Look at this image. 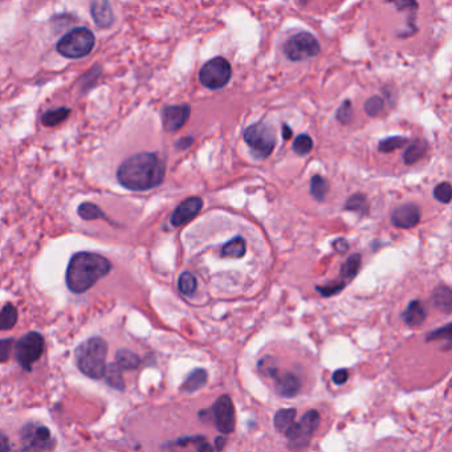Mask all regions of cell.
I'll return each mask as SVG.
<instances>
[{
  "mask_svg": "<svg viewBox=\"0 0 452 452\" xmlns=\"http://www.w3.org/2000/svg\"><path fill=\"white\" fill-rule=\"evenodd\" d=\"M166 174L165 162L156 153H138L125 159L117 170L118 183L130 191L158 187Z\"/></svg>",
  "mask_w": 452,
  "mask_h": 452,
  "instance_id": "1",
  "label": "cell"
},
{
  "mask_svg": "<svg viewBox=\"0 0 452 452\" xmlns=\"http://www.w3.org/2000/svg\"><path fill=\"white\" fill-rule=\"evenodd\" d=\"M110 271L112 263L106 257L93 252H79L72 256L68 264L67 285L73 294H84Z\"/></svg>",
  "mask_w": 452,
  "mask_h": 452,
  "instance_id": "2",
  "label": "cell"
},
{
  "mask_svg": "<svg viewBox=\"0 0 452 452\" xmlns=\"http://www.w3.org/2000/svg\"><path fill=\"white\" fill-rule=\"evenodd\" d=\"M108 345L101 337H92L82 342L76 350V361L80 372L92 378L101 379L106 372Z\"/></svg>",
  "mask_w": 452,
  "mask_h": 452,
  "instance_id": "3",
  "label": "cell"
},
{
  "mask_svg": "<svg viewBox=\"0 0 452 452\" xmlns=\"http://www.w3.org/2000/svg\"><path fill=\"white\" fill-rule=\"evenodd\" d=\"M95 44L96 38L93 32L85 27H79L64 35L59 40L56 49L67 59H82L93 51Z\"/></svg>",
  "mask_w": 452,
  "mask_h": 452,
  "instance_id": "4",
  "label": "cell"
},
{
  "mask_svg": "<svg viewBox=\"0 0 452 452\" xmlns=\"http://www.w3.org/2000/svg\"><path fill=\"white\" fill-rule=\"evenodd\" d=\"M244 141L257 158L270 157L275 149V132L264 122H256L244 132Z\"/></svg>",
  "mask_w": 452,
  "mask_h": 452,
  "instance_id": "5",
  "label": "cell"
},
{
  "mask_svg": "<svg viewBox=\"0 0 452 452\" xmlns=\"http://www.w3.org/2000/svg\"><path fill=\"white\" fill-rule=\"evenodd\" d=\"M231 64L224 58H214L207 61L199 72V81L203 86L217 91L227 85L231 79Z\"/></svg>",
  "mask_w": 452,
  "mask_h": 452,
  "instance_id": "6",
  "label": "cell"
},
{
  "mask_svg": "<svg viewBox=\"0 0 452 452\" xmlns=\"http://www.w3.org/2000/svg\"><path fill=\"white\" fill-rule=\"evenodd\" d=\"M284 53L291 61L311 59L320 53V44L312 34L300 32L285 41Z\"/></svg>",
  "mask_w": 452,
  "mask_h": 452,
  "instance_id": "7",
  "label": "cell"
},
{
  "mask_svg": "<svg viewBox=\"0 0 452 452\" xmlns=\"http://www.w3.org/2000/svg\"><path fill=\"white\" fill-rule=\"evenodd\" d=\"M44 352V338L38 332H29L23 335L15 344V355L20 366L31 370L32 365L39 361Z\"/></svg>",
  "mask_w": 452,
  "mask_h": 452,
  "instance_id": "8",
  "label": "cell"
},
{
  "mask_svg": "<svg viewBox=\"0 0 452 452\" xmlns=\"http://www.w3.org/2000/svg\"><path fill=\"white\" fill-rule=\"evenodd\" d=\"M320 414L316 410H309L308 413L305 414L301 420L298 423H294L287 431L285 435L289 440L291 447L294 449H304L312 435L316 433V430L320 426Z\"/></svg>",
  "mask_w": 452,
  "mask_h": 452,
  "instance_id": "9",
  "label": "cell"
},
{
  "mask_svg": "<svg viewBox=\"0 0 452 452\" xmlns=\"http://www.w3.org/2000/svg\"><path fill=\"white\" fill-rule=\"evenodd\" d=\"M20 442L24 452H44L53 447L51 431L44 426L34 423H29L23 427L20 433Z\"/></svg>",
  "mask_w": 452,
  "mask_h": 452,
  "instance_id": "10",
  "label": "cell"
},
{
  "mask_svg": "<svg viewBox=\"0 0 452 452\" xmlns=\"http://www.w3.org/2000/svg\"><path fill=\"white\" fill-rule=\"evenodd\" d=\"M211 415L219 433L224 435L234 433L236 425L235 406L230 395H222L217 398L211 409Z\"/></svg>",
  "mask_w": 452,
  "mask_h": 452,
  "instance_id": "11",
  "label": "cell"
},
{
  "mask_svg": "<svg viewBox=\"0 0 452 452\" xmlns=\"http://www.w3.org/2000/svg\"><path fill=\"white\" fill-rule=\"evenodd\" d=\"M191 108L187 104L165 106L162 110V123L166 132H178L190 117Z\"/></svg>",
  "mask_w": 452,
  "mask_h": 452,
  "instance_id": "12",
  "label": "cell"
},
{
  "mask_svg": "<svg viewBox=\"0 0 452 452\" xmlns=\"http://www.w3.org/2000/svg\"><path fill=\"white\" fill-rule=\"evenodd\" d=\"M203 207V200L200 198L191 197L185 199L171 215V224L174 227H182L193 220L200 213Z\"/></svg>",
  "mask_w": 452,
  "mask_h": 452,
  "instance_id": "13",
  "label": "cell"
},
{
  "mask_svg": "<svg viewBox=\"0 0 452 452\" xmlns=\"http://www.w3.org/2000/svg\"><path fill=\"white\" fill-rule=\"evenodd\" d=\"M268 374L276 381V390L281 396L294 398L301 390V379L294 373H280L277 369H270Z\"/></svg>",
  "mask_w": 452,
  "mask_h": 452,
  "instance_id": "14",
  "label": "cell"
},
{
  "mask_svg": "<svg viewBox=\"0 0 452 452\" xmlns=\"http://www.w3.org/2000/svg\"><path fill=\"white\" fill-rule=\"evenodd\" d=\"M420 220V210L414 203H406L396 207L392 214V223L398 228H412Z\"/></svg>",
  "mask_w": 452,
  "mask_h": 452,
  "instance_id": "15",
  "label": "cell"
},
{
  "mask_svg": "<svg viewBox=\"0 0 452 452\" xmlns=\"http://www.w3.org/2000/svg\"><path fill=\"white\" fill-rule=\"evenodd\" d=\"M91 14L99 28H110L115 24V14L109 1L92 3Z\"/></svg>",
  "mask_w": 452,
  "mask_h": 452,
  "instance_id": "16",
  "label": "cell"
},
{
  "mask_svg": "<svg viewBox=\"0 0 452 452\" xmlns=\"http://www.w3.org/2000/svg\"><path fill=\"white\" fill-rule=\"evenodd\" d=\"M426 317H427L426 309H425L423 304H422L419 300H413V301L407 305L406 311H405L403 315H402L403 321H405L409 326H412V328L420 326V325L425 322Z\"/></svg>",
  "mask_w": 452,
  "mask_h": 452,
  "instance_id": "17",
  "label": "cell"
},
{
  "mask_svg": "<svg viewBox=\"0 0 452 452\" xmlns=\"http://www.w3.org/2000/svg\"><path fill=\"white\" fill-rule=\"evenodd\" d=\"M433 307L444 315H451L452 292L446 285L438 287L433 294Z\"/></svg>",
  "mask_w": 452,
  "mask_h": 452,
  "instance_id": "18",
  "label": "cell"
},
{
  "mask_svg": "<svg viewBox=\"0 0 452 452\" xmlns=\"http://www.w3.org/2000/svg\"><path fill=\"white\" fill-rule=\"evenodd\" d=\"M207 378L209 375L204 369H195L187 375V378L182 383V390L185 393H195L207 383Z\"/></svg>",
  "mask_w": 452,
  "mask_h": 452,
  "instance_id": "19",
  "label": "cell"
},
{
  "mask_svg": "<svg viewBox=\"0 0 452 452\" xmlns=\"http://www.w3.org/2000/svg\"><path fill=\"white\" fill-rule=\"evenodd\" d=\"M429 145L425 139L422 138H416L414 139L413 142L409 145V147L406 149L405 154H403V160L406 165H414L416 163L420 158L425 157V154L427 153Z\"/></svg>",
  "mask_w": 452,
  "mask_h": 452,
  "instance_id": "20",
  "label": "cell"
},
{
  "mask_svg": "<svg viewBox=\"0 0 452 452\" xmlns=\"http://www.w3.org/2000/svg\"><path fill=\"white\" fill-rule=\"evenodd\" d=\"M297 410L294 407L289 409H281L276 413L274 418V426L278 433H285L296 420Z\"/></svg>",
  "mask_w": 452,
  "mask_h": 452,
  "instance_id": "21",
  "label": "cell"
},
{
  "mask_svg": "<svg viewBox=\"0 0 452 452\" xmlns=\"http://www.w3.org/2000/svg\"><path fill=\"white\" fill-rule=\"evenodd\" d=\"M247 246L246 240L241 236H235L230 241H227L223 248H222V256L224 257H234V259H240L246 255Z\"/></svg>",
  "mask_w": 452,
  "mask_h": 452,
  "instance_id": "22",
  "label": "cell"
},
{
  "mask_svg": "<svg viewBox=\"0 0 452 452\" xmlns=\"http://www.w3.org/2000/svg\"><path fill=\"white\" fill-rule=\"evenodd\" d=\"M115 364L121 370H136L141 364V359L137 354L133 353L130 350H126V349H121L116 354Z\"/></svg>",
  "mask_w": 452,
  "mask_h": 452,
  "instance_id": "23",
  "label": "cell"
},
{
  "mask_svg": "<svg viewBox=\"0 0 452 452\" xmlns=\"http://www.w3.org/2000/svg\"><path fill=\"white\" fill-rule=\"evenodd\" d=\"M69 115H71V109L65 108V106H61L58 109L45 112L41 116V122H43L44 126H48V128L56 126V125H59L62 121H65L67 118L69 117Z\"/></svg>",
  "mask_w": 452,
  "mask_h": 452,
  "instance_id": "24",
  "label": "cell"
},
{
  "mask_svg": "<svg viewBox=\"0 0 452 452\" xmlns=\"http://www.w3.org/2000/svg\"><path fill=\"white\" fill-rule=\"evenodd\" d=\"M18 322V309L12 304H5L0 311V331H10Z\"/></svg>",
  "mask_w": 452,
  "mask_h": 452,
  "instance_id": "25",
  "label": "cell"
},
{
  "mask_svg": "<svg viewBox=\"0 0 452 452\" xmlns=\"http://www.w3.org/2000/svg\"><path fill=\"white\" fill-rule=\"evenodd\" d=\"M361 255L353 254L346 259V261L341 267V277L346 281L353 280L361 268Z\"/></svg>",
  "mask_w": 452,
  "mask_h": 452,
  "instance_id": "26",
  "label": "cell"
},
{
  "mask_svg": "<svg viewBox=\"0 0 452 452\" xmlns=\"http://www.w3.org/2000/svg\"><path fill=\"white\" fill-rule=\"evenodd\" d=\"M80 217L84 220H96V219H104L108 220V217L105 213L99 209L97 204L91 203V202H84L81 203L78 209Z\"/></svg>",
  "mask_w": 452,
  "mask_h": 452,
  "instance_id": "27",
  "label": "cell"
},
{
  "mask_svg": "<svg viewBox=\"0 0 452 452\" xmlns=\"http://www.w3.org/2000/svg\"><path fill=\"white\" fill-rule=\"evenodd\" d=\"M104 377H106V382L113 389L121 390V392L125 389V382H123V377H122V370L118 368L115 362L106 366V372H105Z\"/></svg>",
  "mask_w": 452,
  "mask_h": 452,
  "instance_id": "28",
  "label": "cell"
},
{
  "mask_svg": "<svg viewBox=\"0 0 452 452\" xmlns=\"http://www.w3.org/2000/svg\"><path fill=\"white\" fill-rule=\"evenodd\" d=\"M197 278L190 272H183L178 280V289L182 295L193 296L197 291Z\"/></svg>",
  "mask_w": 452,
  "mask_h": 452,
  "instance_id": "29",
  "label": "cell"
},
{
  "mask_svg": "<svg viewBox=\"0 0 452 452\" xmlns=\"http://www.w3.org/2000/svg\"><path fill=\"white\" fill-rule=\"evenodd\" d=\"M329 191L328 180L321 176H315L311 180V194L316 200L322 202Z\"/></svg>",
  "mask_w": 452,
  "mask_h": 452,
  "instance_id": "30",
  "label": "cell"
},
{
  "mask_svg": "<svg viewBox=\"0 0 452 452\" xmlns=\"http://www.w3.org/2000/svg\"><path fill=\"white\" fill-rule=\"evenodd\" d=\"M345 209L349 211H355L361 215H366L369 211V204H368V199L364 194H354L353 197L349 198Z\"/></svg>",
  "mask_w": 452,
  "mask_h": 452,
  "instance_id": "31",
  "label": "cell"
},
{
  "mask_svg": "<svg viewBox=\"0 0 452 452\" xmlns=\"http://www.w3.org/2000/svg\"><path fill=\"white\" fill-rule=\"evenodd\" d=\"M409 143V139L405 137H389L386 139H382L378 145V150L382 153H392L398 149H402L405 145Z\"/></svg>",
  "mask_w": 452,
  "mask_h": 452,
  "instance_id": "32",
  "label": "cell"
},
{
  "mask_svg": "<svg viewBox=\"0 0 452 452\" xmlns=\"http://www.w3.org/2000/svg\"><path fill=\"white\" fill-rule=\"evenodd\" d=\"M294 152L298 156H305L312 152L313 149V141L308 134H300L294 141Z\"/></svg>",
  "mask_w": 452,
  "mask_h": 452,
  "instance_id": "33",
  "label": "cell"
},
{
  "mask_svg": "<svg viewBox=\"0 0 452 452\" xmlns=\"http://www.w3.org/2000/svg\"><path fill=\"white\" fill-rule=\"evenodd\" d=\"M452 189L451 185L449 182H443L440 185H438L433 190V198L444 204L451 202Z\"/></svg>",
  "mask_w": 452,
  "mask_h": 452,
  "instance_id": "34",
  "label": "cell"
},
{
  "mask_svg": "<svg viewBox=\"0 0 452 452\" xmlns=\"http://www.w3.org/2000/svg\"><path fill=\"white\" fill-rule=\"evenodd\" d=\"M383 110V99L378 96H374L372 99H368L365 102V112L370 116V117H375L378 116L381 112Z\"/></svg>",
  "mask_w": 452,
  "mask_h": 452,
  "instance_id": "35",
  "label": "cell"
},
{
  "mask_svg": "<svg viewBox=\"0 0 452 452\" xmlns=\"http://www.w3.org/2000/svg\"><path fill=\"white\" fill-rule=\"evenodd\" d=\"M353 116V108H352V102L349 99L344 101L342 105L338 108L335 117L341 122V123H348L350 122Z\"/></svg>",
  "mask_w": 452,
  "mask_h": 452,
  "instance_id": "36",
  "label": "cell"
},
{
  "mask_svg": "<svg viewBox=\"0 0 452 452\" xmlns=\"http://www.w3.org/2000/svg\"><path fill=\"white\" fill-rule=\"evenodd\" d=\"M14 348H15L14 340H11V338L0 340V362H7L10 359Z\"/></svg>",
  "mask_w": 452,
  "mask_h": 452,
  "instance_id": "37",
  "label": "cell"
},
{
  "mask_svg": "<svg viewBox=\"0 0 452 452\" xmlns=\"http://www.w3.org/2000/svg\"><path fill=\"white\" fill-rule=\"evenodd\" d=\"M345 283H335V284H331V285H325V287H316V291L320 294L321 296H325V297H331V296L337 295L340 294L344 288H345Z\"/></svg>",
  "mask_w": 452,
  "mask_h": 452,
  "instance_id": "38",
  "label": "cell"
},
{
  "mask_svg": "<svg viewBox=\"0 0 452 452\" xmlns=\"http://www.w3.org/2000/svg\"><path fill=\"white\" fill-rule=\"evenodd\" d=\"M452 335V325L451 324H447L446 326L443 328H439L433 332H430L427 335V341H435V340H440V338H447L449 341L451 340Z\"/></svg>",
  "mask_w": 452,
  "mask_h": 452,
  "instance_id": "39",
  "label": "cell"
},
{
  "mask_svg": "<svg viewBox=\"0 0 452 452\" xmlns=\"http://www.w3.org/2000/svg\"><path fill=\"white\" fill-rule=\"evenodd\" d=\"M332 379H333V382H335L337 386H341V385L346 383V381L349 379V373L345 369H340V370H337V372L333 373Z\"/></svg>",
  "mask_w": 452,
  "mask_h": 452,
  "instance_id": "40",
  "label": "cell"
},
{
  "mask_svg": "<svg viewBox=\"0 0 452 452\" xmlns=\"http://www.w3.org/2000/svg\"><path fill=\"white\" fill-rule=\"evenodd\" d=\"M333 248H335L338 254H345L349 250V244H348V241L345 239L340 237V239H337L335 243H333Z\"/></svg>",
  "mask_w": 452,
  "mask_h": 452,
  "instance_id": "41",
  "label": "cell"
},
{
  "mask_svg": "<svg viewBox=\"0 0 452 452\" xmlns=\"http://www.w3.org/2000/svg\"><path fill=\"white\" fill-rule=\"evenodd\" d=\"M193 143H194V138L183 137L178 141L177 143H176V146H177L179 150H185V149H189Z\"/></svg>",
  "mask_w": 452,
  "mask_h": 452,
  "instance_id": "42",
  "label": "cell"
},
{
  "mask_svg": "<svg viewBox=\"0 0 452 452\" xmlns=\"http://www.w3.org/2000/svg\"><path fill=\"white\" fill-rule=\"evenodd\" d=\"M10 451V440L7 435L0 431V452Z\"/></svg>",
  "mask_w": 452,
  "mask_h": 452,
  "instance_id": "43",
  "label": "cell"
},
{
  "mask_svg": "<svg viewBox=\"0 0 452 452\" xmlns=\"http://www.w3.org/2000/svg\"><path fill=\"white\" fill-rule=\"evenodd\" d=\"M281 132H283V138H284L285 141L291 139L292 136H294V132H292V129H291V128H289L287 123H284V125H283V128H281Z\"/></svg>",
  "mask_w": 452,
  "mask_h": 452,
  "instance_id": "44",
  "label": "cell"
},
{
  "mask_svg": "<svg viewBox=\"0 0 452 452\" xmlns=\"http://www.w3.org/2000/svg\"><path fill=\"white\" fill-rule=\"evenodd\" d=\"M226 443H227L226 438H223V436H217V439H215V446H217V451H222L223 447L226 446Z\"/></svg>",
  "mask_w": 452,
  "mask_h": 452,
  "instance_id": "45",
  "label": "cell"
},
{
  "mask_svg": "<svg viewBox=\"0 0 452 452\" xmlns=\"http://www.w3.org/2000/svg\"><path fill=\"white\" fill-rule=\"evenodd\" d=\"M198 452H213V447L209 444V442L206 440L204 443H202V446L199 447Z\"/></svg>",
  "mask_w": 452,
  "mask_h": 452,
  "instance_id": "46",
  "label": "cell"
}]
</instances>
